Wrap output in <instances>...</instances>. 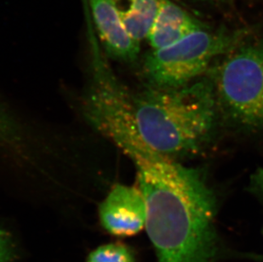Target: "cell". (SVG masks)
<instances>
[{
    "instance_id": "30bf717a",
    "label": "cell",
    "mask_w": 263,
    "mask_h": 262,
    "mask_svg": "<svg viewBox=\"0 0 263 262\" xmlns=\"http://www.w3.org/2000/svg\"><path fill=\"white\" fill-rule=\"evenodd\" d=\"M16 255V247L12 236L0 228V262H12Z\"/></svg>"
},
{
    "instance_id": "8fae6325",
    "label": "cell",
    "mask_w": 263,
    "mask_h": 262,
    "mask_svg": "<svg viewBox=\"0 0 263 262\" xmlns=\"http://www.w3.org/2000/svg\"><path fill=\"white\" fill-rule=\"evenodd\" d=\"M249 189L263 206V168H258L251 176Z\"/></svg>"
},
{
    "instance_id": "52a82bcc",
    "label": "cell",
    "mask_w": 263,
    "mask_h": 262,
    "mask_svg": "<svg viewBox=\"0 0 263 262\" xmlns=\"http://www.w3.org/2000/svg\"><path fill=\"white\" fill-rule=\"evenodd\" d=\"M204 28V26L196 18L171 0H159V10L147 39L154 50H158Z\"/></svg>"
},
{
    "instance_id": "7a4b0ae2",
    "label": "cell",
    "mask_w": 263,
    "mask_h": 262,
    "mask_svg": "<svg viewBox=\"0 0 263 262\" xmlns=\"http://www.w3.org/2000/svg\"><path fill=\"white\" fill-rule=\"evenodd\" d=\"M137 130L154 151L167 158L199 151L211 137L217 105L211 79L176 88L152 86L132 97Z\"/></svg>"
},
{
    "instance_id": "6da1fadb",
    "label": "cell",
    "mask_w": 263,
    "mask_h": 262,
    "mask_svg": "<svg viewBox=\"0 0 263 262\" xmlns=\"http://www.w3.org/2000/svg\"><path fill=\"white\" fill-rule=\"evenodd\" d=\"M119 149L134 163L158 262H216V198L204 174L154 151L139 135Z\"/></svg>"
},
{
    "instance_id": "ba28073f",
    "label": "cell",
    "mask_w": 263,
    "mask_h": 262,
    "mask_svg": "<svg viewBox=\"0 0 263 262\" xmlns=\"http://www.w3.org/2000/svg\"><path fill=\"white\" fill-rule=\"evenodd\" d=\"M127 32L135 40L147 38L159 10V0H111Z\"/></svg>"
},
{
    "instance_id": "9c48e42d",
    "label": "cell",
    "mask_w": 263,
    "mask_h": 262,
    "mask_svg": "<svg viewBox=\"0 0 263 262\" xmlns=\"http://www.w3.org/2000/svg\"><path fill=\"white\" fill-rule=\"evenodd\" d=\"M86 262H136L128 246L121 242L102 245L89 253Z\"/></svg>"
},
{
    "instance_id": "3957f363",
    "label": "cell",
    "mask_w": 263,
    "mask_h": 262,
    "mask_svg": "<svg viewBox=\"0 0 263 262\" xmlns=\"http://www.w3.org/2000/svg\"><path fill=\"white\" fill-rule=\"evenodd\" d=\"M214 68L218 111L241 129L263 128V40L234 45Z\"/></svg>"
},
{
    "instance_id": "8992f818",
    "label": "cell",
    "mask_w": 263,
    "mask_h": 262,
    "mask_svg": "<svg viewBox=\"0 0 263 262\" xmlns=\"http://www.w3.org/2000/svg\"><path fill=\"white\" fill-rule=\"evenodd\" d=\"M89 14L100 43L109 57L132 62L140 52V42L127 32L111 0H87Z\"/></svg>"
},
{
    "instance_id": "277c9868",
    "label": "cell",
    "mask_w": 263,
    "mask_h": 262,
    "mask_svg": "<svg viewBox=\"0 0 263 262\" xmlns=\"http://www.w3.org/2000/svg\"><path fill=\"white\" fill-rule=\"evenodd\" d=\"M242 39L243 35L238 32L199 30L149 53L143 66L145 74L153 86H183L203 74L213 60L229 52Z\"/></svg>"
},
{
    "instance_id": "5b68a950",
    "label": "cell",
    "mask_w": 263,
    "mask_h": 262,
    "mask_svg": "<svg viewBox=\"0 0 263 262\" xmlns=\"http://www.w3.org/2000/svg\"><path fill=\"white\" fill-rule=\"evenodd\" d=\"M101 224L112 235H136L146 227V207L138 185L116 184L99 206Z\"/></svg>"
}]
</instances>
